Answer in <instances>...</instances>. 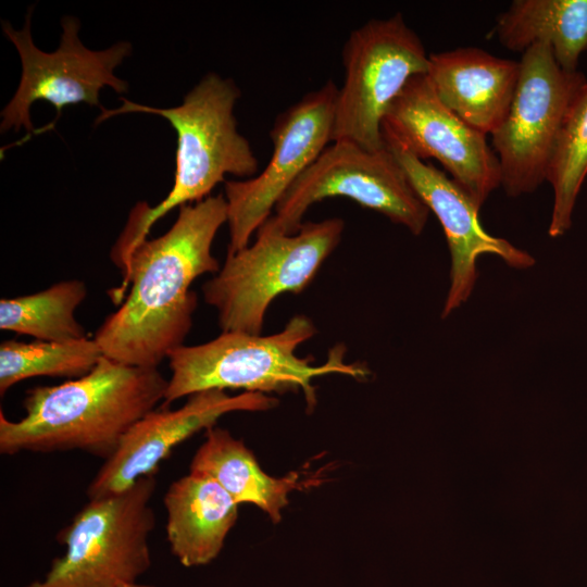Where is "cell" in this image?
I'll return each instance as SVG.
<instances>
[{
  "instance_id": "7a4b0ae2",
  "label": "cell",
  "mask_w": 587,
  "mask_h": 587,
  "mask_svg": "<svg viewBox=\"0 0 587 587\" xmlns=\"http://www.w3.org/2000/svg\"><path fill=\"white\" fill-rule=\"evenodd\" d=\"M167 382L158 369L102 357L79 378L28 389L21 420L1 411L0 452L78 450L105 461L129 428L164 400Z\"/></svg>"
},
{
  "instance_id": "5bb4252c",
  "label": "cell",
  "mask_w": 587,
  "mask_h": 587,
  "mask_svg": "<svg viewBox=\"0 0 587 587\" xmlns=\"http://www.w3.org/2000/svg\"><path fill=\"white\" fill-rule=\"evenodd\" d=\"M384 141L416 196L438 218L447 239L451 267L442 319L470 298L478 277L476 263L480 255L495 254L514 268L534 265L535 260L529 253L483 228L478 218L480 207L455 180L398 142L385 137Z\"/></svg>"
},
{
  "instance_id": "6da1fadb",
  "label": "cell",
  "mask_w": 587,
  "mask_h": 587,
  "mask_svg": "<svg viewBox=\"0 0 587 587\" xmlns=\"http://www.w3.org/2000/svg\"><path fill=\"white\" fill-rule=\"evenodd\" d=\"M227 223L224 196L184 204L172 227L146 239L132 252L125 271L122 305L99 326L95 339L103 357L148 369L159 364L184 341L191 329L198 298L190 285L221 266L212 254L220 227Z\"/></svg>"
},
{
  "instance_id": "ffe728a7",
  "label": "cell",
  "mask_w": 587,
  "mask_h": 587,
  "mask_svg": "<svg viewBox=\"0 0 587 587\" xmlns=\"http://www.w3.org/2000/svg\"><path fill=\"white\" fill-rule=\"evenodd\" d=\"M587 176V83L572 102L561 126L548 170L553 205L548 235H565L573 223L579 190Z\"/></svg>"
},
{
  "instance_id": "ba28073f",
  "label": "cell",
  "mask_w": 587,
  "mask_h": 587,
  "mask_svg": "<svg viewBox=\"0 0 587 587\" xmlns=\"http://www.w3.org/2000/svg\"><path fill=\"white\" fill-rule=\"evenodd\" d=\"M332 197L352 199L413 235H420L428 220L429 210L386 145L370 151L353 142L333 141L284 193L259 229L295 234L310 207Z\"/></svg>"
},
{
  "instance_id": "7c38bea8",
  "label": "cell",
  "mask_w": 587,
  "mask_h": 587,
  "mask_svg": "<svg viewBox=\"0 0 587 587\" xmlns=\"http://www.w3.org/2000/svg\"><path fill=\"white\" fill-rule=\"evenodd\" d=\"M382 132L420 160H437L479 207L500 186L499 160L486 135L439 100L427 74L407 83L388 108Z\"/></svg>"
},
{
  "instance_id": "9c48e42d",
  "label": "cell",
  "mask_w": 587,
  "mask_h": 587,
  "mask_svg": "<svg viewBox=\"0 0 587 587\" xmlns=\"http://www.w3.org/2000/svg\"><path fill=\"white\" fill-rule=\"evenodd\" d=\"M586 83L582 72H567L557 63L548 43H534L523 52L511 107L491 134L500 186L508 196L533 192L547 180L565 115Z\"/></svg>"
},
{
  "instance_id": "30bf717a",
  "label": "cell",
  "mask_w": 587,
  "mask_h": 587,
  "mask_svg": "<svg viewBox=\"0 0 587 587\" xmlns=\"http://www.w3.org/2000/svg\"><path fill=\"white\" fill-rule=\"evenodd\" d=\"M337 92L328 79L278 114L270 130L273 151L265 168L251 178L225 180L227 254L249 245L284 193L332 142Z\"/></svg>"
},
{
  "instance_id": "52a82bcc",
  "label": "cell",
  "mask_w": 587,
  "mask_h": 587,
  "mask_svg": "<svg viewBox=\"0 0 587 587\" xmlns=\"http://www.w3.org/2000/svg\"><path fill=\"white\" fill-rule=\"evenodd\" d=\"M342 65L332 142L380 150L388 108L413 76L427 74L429 54L402 14L396 13L353 29L342 49Z\"/></svg>"
},
{
  "instance_id": "4fadbf2b",
  "label": "cell",
  "mask_w": 587,
  "mask_h": 587,
  "mask_svg": "<svg viewBox=\"0 0 587 587\" xmlns=\"http://www.w3.org/2000/svg\"><path fill=\"white\" fill-rule=\"evenodd\" d=\"M277 400L261 392L229 396L210 389L188 396L176 410H152L137 421L123 437L115 452L104 461L87 488L89 499L108 497L132 487L143 476L154 474L173 449L217 420L235 411H265Z\"/></svg>"
},
{
  "instance_id": "9a60e30c",
  "label": "cell",
  "mask_w": 587,
  "mask_h": 587,
  "mask_svg": "<svg viewBox=\"0 0 587 587\" xmlns=\"http://www.w3.org/2000/svg\"><path fill=\"white\" fill-rule=\"evenodd\" d=\"M519 75L520 62L476 47L429 54L427 76L439 100L484 135L504 121Z\"/></svg>"
},
{
  "instance_id": "e0dca14e",
  "label": "cell",
  "mask_w": 587,
  "mask_h": 587,
  "mask_svg": "<svg viewBox=\"0 0 587 587\" xmlns=\"http://www.w3.org/2000/svg\"><path fill=\"white\" fill-rule=\"evenodd\" d=\"M190 472L213 478L238 504L257 505L274 523L280 521L288 495L301 486L296 472L282 478L267 475L245 444L220 427L207 430L190 463Z\"/></svg>"
},
{
  "instance_id": "2e32d148",
  "label": "cell",
  "mask_w": 587,
  "mask_h": 587,
  "mask_svg": "<svg viewBox=\"0 0 587 587\" xmlns=\"http://www.w3.org/2000/svg\"><path fill=\"white\" fill-rule=\"evenodd\" d=\"M164 505L171 551L187 567L214 560L238 516V503L217 482L191 472L170 485Z\"/></svg>"
},
{
  "instance_id": "8992f818",
  "label": "cell",
  "mask_w": 587,
  "mask_h": 587,
  "mask_svg": "<svg viewBox=\"0 0 587 587\" xmlns=\"http://www.w3.org/2000/svg\"><path fill=\"white\" fill-rule=\"evenodd\" d=\"M154 474L128 489L89 502L62 529L65 546L41 580L26 587H120L136 583L151 565L149 535L155 525L150 501Z\"/></svg>"
},
{
  "instance_id": "8fae6325",
  "label": "cell",
  "mask_w": 587,
  "mask_h": 587,
  "mask_svg": "<svg viewBox=\"0 0 587 587\" xmlns=\"http://www.w3.org/2000/svg\"><path fill=\"white\" fill-rule=\"evenodd\" d=\"M32 9L25 25L14 29L2 23L3 33L15 46L22 74L18 87L1 112V132L25 128L33 132L30 107L43 100L50 102L60 117L64 107L80 102L100 107L99 92L104 86L116 92H127V82L116 77L114 70L129 55L132 46L121 41L104 50H90L78 38L79 22L74 17L62 20L63 33L59 48L53 52L38 49L30 33Z\"/></svg>"
},
{
  "instance_id": "d6986e66",
  "label": "cell",
  "mask_w": 587,
  "mask_h": 587,
  "mask_svg": "<svg viewBox=\"0 0 587 587\" xmlns=\"http://www.w3.org/2000/svg\"><path fill=\"white\" fill-rule=\"evenodd\" d=\"M83 280L70 279L49 288L0 300V329L35 337L37 340L66 342L87 338L75 311L85 300Z\"/></svg>"
},
{
  "instance_id": "277c9868",
  "label": "cell",
  "mask_w": 587,
  "mask_h": 587,
  "mask_svg": "<svg viewBox=\"0 0 587 587\" xmlns=\"http://www.w3.org/2000/svg\"><path fill=\"white\" fill-rule=\"evenodd\" d=\"M315 334L311 319L299 314L272 335L222 332L208 342L183 345L167 357L172 375L163 408L204 390L245 389L261 394L301 390L312 410L316 404L313 378L334 373L355 378L370 374L363 364L346 363L344 345L334 346L321 365H314L311 357H298V347Z\"/></svg>"
},
{
  "instance_id": "ac0fdd59",
  "label": "cell",
  "mask_w": 587,
  "mask_h": 587,
  "mask_svg": "<svg viewBox=\"0 0 587 587\" xmlns=\"http://www.w3.org/2000/svg\"><path fill=\"white\" fill-rule=\"evenodd\" d=\"M494 32L514 52L548 43L563 70L578 71L587 51V0H514L498 16Z\"/></svg>"
},
{
  "instance_id": "5b68a950",
  "label": "cell",
  "mask_w": 587,
  "mask_h": 587,
  "mask_svg": "<svg viewBox=\"0 0 587 587\" xmlns=\"http://www.w3.org/2000/svg\"><path fill=\"white\" fill-rule=\"evenodd\" d=\"M344 228V220L332 217L303 222L289 235L258 229L251 245L227 254L220 271L202 286L222 332L261 335L273 300L309 286L340 242Z\"/></svg>"
},
{
  "instance_id": "44dd1931",
  "label": "cell",
  "mask_w": 587,
  "mask_h": 587,
  "mask_svg": "<svg viewBox=\"0 0 587 587\" xmlns=\"http://www.w3.org/2000/svg\"><path fill=\"white\" fill-rule=\"evenodd\" d=\"M103 357L95 338L66 342L5 340L0 345V394L36 376L79 378Z\"/></svg>"
},
{
  "instance_id": "7402d4cb",
  "label": "cell",
  "mask_w": 587,
  "mask_h": 587,
  "mask_svg": "<svg viewBox=\"0 0 587 587\" xmlns=\"http://www.w3.org/2000/svg\"><path fill=\"white\" fill-rule=\"evenodd\" d=\"M120 587H153V586L140 585V584H137V583H133V584H125V585H122Z\"/></svg>"
},
{
  "instance_id": "3957f363",
  "label": "cell",
  "mask_w": 587,
  "mask_h": 587,
  "mask_svg": "<svg viewBox=\"0 0 587 587\" xmlns=\"http://www.w3.org/2000/svg\"><path fill=\"white\" fill-rule=\"evenodd\" d=\"M240 90L233 79L207 74L174 108H153L121 98L117 109L101 108L96 125L123 113H150L166 118L177 135L174 184L155 207L135 204L111 250V260L124 272L134 249L167 212L199 202L225 183L226 175L251 178L259 171L250 142L238 132L234 109Z\"/></svg>"
}]
</instances>
